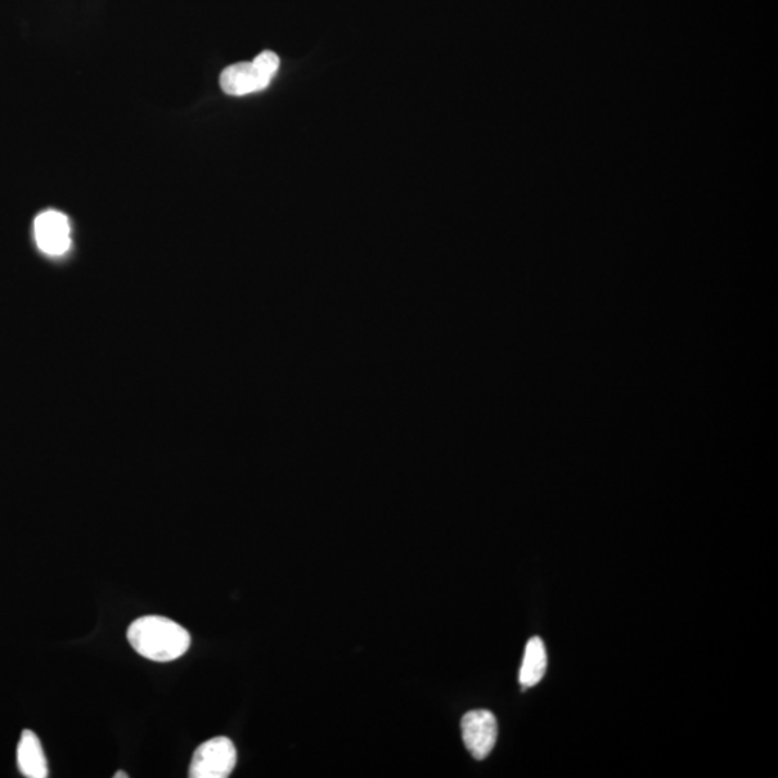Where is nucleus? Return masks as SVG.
Masks as SVG:
<instances>
[{
    "instance_id": "39448f33",
    "label": "nucleus",
    "mask_w": 778,
    "mask_h": 778,
    "mask_svg": "<svg viewBox=\"0 0 778 778\" xmlns=\"http://www.w3.org/2000/svg\"><path fill=\"white\" fill-rule=\"evenodd\" d=\"M35 238L40 251L48 255H62L70 250L69 218L58 211H45L35 219Z\"/></svg>"
},
{
    "instance_id": "20e7f679",
    "label": "nucleus",
    "mask_w": 778,
    "mask_h": 778,
    "mask_svg": "<svg viewBox=\"0 0 778 778\" xmlns=\"http://www.w3.org/2000/svg\"><path fill=\"white\" fill-rule=\"evenodd\" d=\"M462 734L469 753L476 759H484L496 744V718L490 710H470L462 719Z\"/></svg>"
},
{
    "instance_id": "7ed1b4c3",
    "label": "nucleus",
    "mask_w": 778,
    "mask_h": 778,
    "mask_svg": "<svg viewBox=\"0 0 778 778\" xmlns=\"http://www.w3.org/2000/svg\"><path fill=\"white\" fill-rule=\"evenodd\" d=\"M237 766V749L227 737H215L198 746L193 754L189 777L227 778Z\"/></svg>"
},
{
    "instance_id": "f257e3e1",
    "label": "nucleus",
    "mask_w": 778,
    "mask_h": 778,
    "mask_svg": "<svg viewBox=\"0 0 778 778\" xmlns=\"http://www.w3.org/2000/svg\"><path fill=\"white\" fill-rule=\"evenodd\" d=\"M128 638L139 655L155 662H170L185 655L191 634L181 624L160 615H146L130 624Z\"/></svg>"
},
{
    "instance_id": "f03ea898",
    "label": "nucleus",
    "mask_w": 778,
    "mask_h": 778,
    "mask_svg": "<svg viewBox=\"0 0 778 778\" xmlns=\"http://www.w3.org/2000/svg\"><path fill=\"white\" fill-rule=\"evenodd\" d=\"M278 67H280V58L272 51H264L254 61L238 62L225 69L219 84L228 96H249L267 88L276 76Z\"/></svg>"
},
{
    "instance_id": "6e6552de",
    "label": "nucleus",
    "mask_w": 778,
    "mask_h": 778,
    "mask_svg": "<svg viewBox=\"0 0 778 778\" xmlns=\"http://www.w3.org/2000/svg\"><path fill=\"white\" fill-rule=\"evenodd\" d=\"M115 778H128L129 776L125 775L124 771H117V775L112 776Z\"/></svg>"
},
{
    "instance_id": "423d86ee",
    "label": "nucleus",
    "mask_w": 778,
    "mask_h": 778,
    "mask_svg": "<svg viewBox=\"0 0 778 778\" xmlns=\"http://www.w3.org/2000/svg\"><path fill=\"white\" fill-rule=\"evenodd\" d=\"M17 767L22 775L28 778L48 777V763L45 758L43 745L35 732H22L16 751Z\"/></svg>"
},
{
    "instance_id": "0eeeda50",
    "label": "nucleus",
    "mask_w": 778,
    "mask_h": 778,
    "mask_svg": "<svg viewBox=\"0 0 778 778\" xmlns=\"http://www.w3.org/2000/svg\"><path fill=\"white\" fill-rule=\"evenodd\" d=\"M548 667L547 649L542 638L532 637L526 643L524 662H522L519 682L524 687L538 685L546 677Z\"/></svg>"
}]
</instances>
